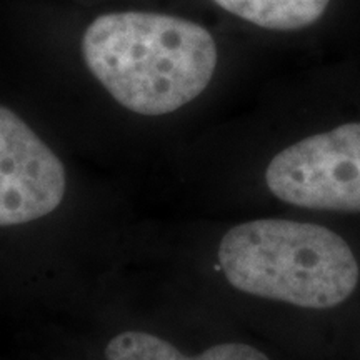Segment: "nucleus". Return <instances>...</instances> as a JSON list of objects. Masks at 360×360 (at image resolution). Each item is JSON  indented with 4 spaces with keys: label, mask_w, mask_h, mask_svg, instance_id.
<instances>
[{
    "label": "nucleus",
    "mask_w": 360,
    "mask_h": 360,
    "mask_svg": "<svg viewBox=\"0 0 360 360\" xmlns=\"http://www.w3.org/2000/svg\"><path fill=\"white\" fill-rule=\"evenodd\" d=\"M224 11L269 30H299L317 22L330 0H214Z\"/></svg>",
    "instance_id": "423d86ee"
},
{
    "label": "nucleus",
    "mask_w": 360,
    "mask_h": 360,
    "mask_svg": "<svg viewBox=\"0 0 360 360\" xmlns=\"http://www.w3.org/2000/svg\"><path fill=\"white\" fill-rule=\"evenodd\" d=\"M219 262L236 289L307 309L339 305L359 282L357 260L344 238L294 220L260 219L231 229Z\"/></svg>",
    "instance_id": "f03ea898"
},
{
    "label": "nucleus",
    "mask_w": 360,
    "mask_h": 360,
    "mask_svg": "<svg viewBox=\"0 0 360 360\" xmlns=\"http://www.w3.org/2000/svg\"><path fill=\"white\" fill-rule=\"evenodd\" d=\"M265 180L274 195L297 207L360 212V124L340 125L278 152Z\"/></svg>",
    "instance_id": "7ed1b4c3"
},
{
    "label": "nucleus",
    "mask_w": 360,
    "mask_h": 360,
    "mask_svg": "<svg viewBox=\"0 0 360 360\" xmlns=\"http://www.w3.org/2000/svg\"><path fill=\"white\" fill-rule=\"evenodd\" d=\"M107 360H269L260 350L245 344H220L195 357H188L177 347L146 332H124L105 347Z\"/></svg>",
    "instance_id": "39448f33"
},
{
    "label": "nucleus",
    "mask_w": 360,
    "mask_h": 360,
    "mask_svg": "<svg viewBox=\"0 0 360 360\" xmlns=\"http://www.w3.org/2000/svg\"><path fill=\"white\" fill-rule=\"evenodd\" d=\"M82 53L89 70L120 105L150 117L199 97L217 65L209 30L150 12L101 15L85 30Z\"/></svg>",
    "instance_id": "f257e3e1"
},
{
    "label": "nucleus",
    "mask_w": 360,
    "mask_h": 360,
    "mask_svg": "<svg viewBox=\"0 0 360 360\" xmlns=\"http://www.w3.org/2000/svg\"><path fill=\"white\" fill-rule=\"evenodd\" d=\"M65 188L60 159L25 120L0 105V227L52 214Z\"/></svg>",
    "instance_id": "20e7f679"
}]
</instances>
